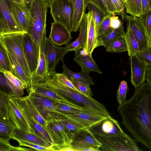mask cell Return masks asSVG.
<instances>
[{
  "mask_svg": "<svg viewBox=\"0 0 151 151\" xmlns=\"http://www.w3.org/2000/svg\"><path fill=\"white\" fill-rule=\"evenodd\" d=\"M122 123L135 140L151 150V88L145 82L117 107Z\"/></svg>",
  "mask_w": 151,
  "mask_h": 151,
  "instance_id": "cell-1",
  "label": "cell"
},
{
  "mask_svg": "<svg viewBox=\"0 0 151 151\" xmlns=\"http://www.w3.org/2000/svg\"><path fill=\"white\" fill-rule=\"evenodd\" d=\"M44 83L47 86L65 98L76 102L81 106L91 108L107 117L110 116L106 108L102 104L92 97L87 96L80 92L66 86L57 78L55 74H48Z\"/></svg>",
  "mask_w": 151,
  "mask_h": 151,
  "instance_id": "cell-2",
  "label": "cell"
},
{
  "mask_svg": "<svg viewBox=\"0 0 151 151\" xmlns=\"http://www.w3.org/2000/svg\"><path fill=\"white\" fill-rule=\"evenodd\" d=\"M49 3L47 0H35L29 9L27 33L39 48L43 35L46 32V15Z\"/></svg>",
  "mask_w": 151,
  "mask_h": 151,
  "instance_id": "cell-3",
  "label": "cell"
},
{
  "mask_svg": "<svg viewBox=\"0 0 151 151\" xmlns=\"http://www.w3.org/2000/svg\"><path fill=\"white\" fill-rule=\"evenodd\" d=\"M45 129L55 144L53 151H63L71 147L74 133L64 125L54 114L47 121Z\"/></svg>",
  "mask_w": 151,
  "mask_h": 151,
  "instance_id": "cell-4",
  "label": "cell"
},
{
  "mask_svg": "<svg viewBox=\"0 0 151 151\" xmlns=\"http://www.w3.org/2000/svg\"><path fill=\"white\" fill-rule=\"evenodd\" d=\"M101 144L102 151H140L136 141L124 132L111 136L94 135Z\"/></svg>",
  "mask_w": 151,
  "mask_h": 151,
  "instance_id": "cell-5",
  "label": "cell"
},
{
  "mask_svg": "<svg viewBox=\"0 0 151 151\" xmlns=\"http://www.w3.org/2000/svg\"><path fill=\"white\" fill-rule=\"evenodd\" d=\"M50 13L54 21L59 22L70 32L73 21V5L69 0H53L49 3Z\"/></svg>",
  "mask_w": 151,
  "mask_h": 151,
  "instance_id": "cell-6",
  "label": "cell"
},
{
  "mask_svg": "<svg viewBox=\"0 0 151 151\" xmlns=\"http://www.w3.org/2000/svg\"><path fill=\"white\" fill-rule=\"evenodd\" d=\"M23 33L10 34L1 36V37L7 50L14 53L26 75L31 82L32 76L25 59L22 45Z\"/></svg>",
  "mask_w": 151,
  "mask_h": 151,
  "instance_id": "cell-7",
  "label": "cell"
},
{
  "mask_svg": "<svg viewBox=\"0 0 151 151\" xmlns=\"http://www.w3.org/2000/svg\"><path fill=\"white\" fill-rule=\"evenodd\" d=\"M68 52L66 47L56 46L46 37L45 54L48 74L53 75L56 73L55 68L56 65L60 61L63 60L64 56Z\"/></svg>",
  "mask_w": 151,
  "mask_h": 151,
  "instance_id": "cell-8",
  "label": "cell"
},
{
  "mask_svg": "<svg viewBox=\"0 0 151 151\" xmlns=\"http://www.w3.org/2000/svg\"><path fill=\"white\" fill-rule=\"evenodd\" d=\"M29 97L41 116L47 121L55 114V109L59 101L32 92Z\"/></svg>",
  "mask_w": 151,
  "mask_h": 151,
  "instance_id": "cell-9",
  "label": "cell"
},
{
  "mask_svg": "<svg viewBox=\"0 0 151 151\" xmlns=\"http://www.w3.org/2000/svg\"><path fill=\"white\" fill-rule=\"evenodd\" d=\"M14 20L4 0H0V36L24 33Z\"/></svg>",
  "mask_w": 151,
  "mask_h": 151,
  "instance_id": "cell-10",
  "label": "cell"
},
{
  "mask_svg": "<svg viewBox=\"0 0 151 151\" xmlns=\"http://www.w3.org/2000/svg\"><path fill=\"white\" fill-rule=\"evenodd\" d=\"M22 42L25 57L32 77L37 66L40 48L27 33L23 34Z\"/></svg>",
  "mask_w": 151,
  "mask_h": 151,
  "instance_id": "cell-11",
  "label": "cell"
},
{
  "mask_svg": "<svg viewBox=\"0 0 151 151\" xmlns=\"http://www.w3.org/2000/svg\"><path fill=\"white\" fill-rule=\"evenodd\" d=\"M121 16L126 21L127 27L131 30L136 40L139 50L147 47H151V42L149 40L138 17L128 15L124 13Z\"/></svg>",
  "mask_w": 151,
  "mask_h": 151,
  "instance_id": "cell-12",
  "label": "cell"
},
{
  "mask_svg": "<svg viewBox=\"0 0 151 151\" xmlns=\"http://www.w3.org/2000/svg\"><path fill=\"white\" fill-rule=\"evenodd\" d=\"M88 129L93 135L106 136L119 134L124 132L119 122L111 116L94 124Z\"/></svg>",
  "mask_w": 151,
  "mask_h": 151,
  "instance_id": "cell-13",
  "label": "cell"
},
{
  "mask_svg": "<svg viewBox=\"0 0 151 151\" xmlns=\"http://www.w3.org/2000/svg\"><path fill=\"white\" fill-rule=\"evenodd\" d=\"M72 147L74 151L86 147H93L100 150L101 144L88 129L84 128L74 133Z\"/></svg>",
  "mask_w": 151,
  "mask_h": 151,
  "instance_id": "cell-14",
  "label": "cell"
},
{
  "mask_svg": "<svg viewBox=\"0 0 151 151\" xmlns=\"http://www.w3.org/2000/svg\"><path fill=\"white\" fill-rule=\"evenodd\" d=\"M11 97L15 101L33 133L42 139L50 145H55L45 127L40 123L20 103L15 99L13 97Z\"/></svg>",
  "mask_w": 151,
  "mask_h": 151,
  "instance_id": "cell-15",
  "label": "cell"
},
{
  "mask_svg": "<svg viewBox=\"0 0 151 151\" xmlns=\"http://www.w3.org/2000/svg\"><path fill=\"white\" fill-rule=\"evenodd\" d=\"M72 119L88 129L94 124L106 118L107 117L89 107L77 114H56Z\"/></svg>",
  "mask_w": 151,
  "mask_h": 151,
  "instance_id": "cell-16",
  "label": "cell"
},
{
  "mask_svg": "<svg viewBox=\"0 0 151 151\" xmlns=\"http://www.w3.org/2000/svg\"><path fill=\"white\" fill-rule=\"evenodd\" d=\"M46 37V32L44 33L41 41L37 66L32 77V91L33 88L36 85L39 83H45L48 75L47 63L45 54Z\"/></svg>",
  "mask_w": 151,
  "mask_h": 151,
  "instance_id": "cell-17",
  "label": "cell"
},
{
  "mask_svg": "<svg viewBox=\"0 0 151 151\" xmlns=\"http://www.w3.org/2000/svg\"><path fill=\"white\" fill-rule=\"evenodd\" d=\"M129 60L131 69V81L135 89L145 82L147 65L136 55L129 56Z\"/></svg>",
  "mask_w": 151,
  "mask_h": 151,
  "instance_id": "cell-18",
  "label": "cell"
},
{
  "mask_svg": "<svg viewBox=\"0 0 151 151\" xmlns=\"http://www.w3.org/2000/svg\"><path fill=\"white\" fill-rule=\"evenodd\" d=\"M9 122L14 128L33 133L11 97L9 99Z\"/></svg>",
  "mask_w": 151,
  "mask_h": 151,
  "instance_id": "cell-19",
  "label": "cell"
},
{
  "mask_svg": "<svg viewBox=\"0 0 151 151\" xmlns=\"http://www.w3.org/2000/svg\"><path fill=\"white\" fill-rule=\"evenodd\" d=\"M74 51L75 54L73 59L81 67V70L88 73L95 71L102 74L92 55L88 54L85 49H77Z\"/></svg>",
  "mask_w": 151,
  "mask_h": 151,
  "instance_id": "cell-20",
  "label": "cell"
},
{
  "mask_svg": "<svg viewBox=\"0 0 151 151\" xmlns=\"http://www.w3.org/2000/svg\"><path fill=\"white\" fill-rule=\"evenodd\" d=\"M49 38L58 46L66 45L72 39L71 32L61 23L55 21L51 23Z\"/></svg>",
  "mask_w": 151,
  "mask_h": 151,
  "instance_id": "cell-21",
  "label": "cell"
},
{
  "mask_svg": "<svg viewBox=\"0 0 151 151\" xmlns=\"http://www.w3.org/2000/svg\"><path fill=\"white\" fill-rule=\"evenodd\" d=\"M11 13L18 25L25 33H27L29 18V9L25 5L13 2Z\"/></svg>",
  "mask_w": 151,
  "mask_h": 151,
  "instance_id": "cell-22",
  "label": "cell"
},
{
  "mask_svg": "<svg viewBox=\"0 0 151 151\" xmlns=\"http://www.w3.org/2000/svg\"><path fill=\"white\" fill-rule=\"evenodd\" d=\"M87 17L86 14L85 13L80 23L78 37L73 42L66 45V47L68 52L79 49H85L87 38Z\"/></svg>",
  "mask_w": 151,
  "mask_h": 151,
  "instance_id": "cell-23",
  "label": "cell"
},
{
  "mask_svg": "<svg viewBox=\"0 0 151 151\" xmlns=\"http://www.w3.org/2000/svg\"><path fill=\"white\" fill-rule=\"evenodd\" d=\"M9 59L12 73L20 80L24 84L28 93L32 92L31 82L28 78L17 59L11 51H7Z\"/></svg>",
  "mask_w": 151,
  "mask_h": 151,
  "instance_id": "cell-24",
  "label": "cell"
},
{
  "mask_svg": "<svg viewBox=\"0 0 151 151\" xmlns=\"http://www.w3.org/2000/svg\"><path fill=\"white\" fill-rule=\"evenodd\" d=\"M86 14L87 19V38L85 50L87 53L92 55L96 48L97 37L95 30V22L92 13L88 12Z\"/></svg>",
  "mask_w": 151,
  "mask_h": 151,
  "instance_id": "cell-25",
  "label": "cell"
},
{
  "mask_svg": "<svg viewBox=\"0 0 151 151\" xmlns=\"http://www.w3.org/2000/svg\"><path fill=\"white\" fill-rule=\"evenodd\" d=\"M11 139L16 141L21 140L29 142L45 147H49L51 145L45 140L35 134L24 130L14 128Z\"/></svg>",
  "mask_w": 151,
  "mask_h": 151,
  "instance_id": "cell-26",
  "label": "cell"
},
{
  "mask_svg": "<svg viewBox=\"0 0 151 151\" xmlns=\"http://www.w3.org/2000/svg\"><path fill=\"white\" fill-rule=\"evenodd\" d=\"M32 92L45 96L59 102L68 104L74 103L47 86L44 83H39L36 85L33 88Z\"/></svg>",
  "mask_w": 151,
  "mask_h": 151,
  "instance_id": "cell-27",
  "label": "cell"
},
{
  "mask_svg": "<svg viewBox=\"0 0 151 151\" xmlns=\"http://www.w3.org/2000/svg\"><path fill=\"white\" fill-rule=\"evenodd\" d=\"M125 34L123 24L118 28H112L106 34L97 38L96 47L107 45L118 39L124 38Z\"/></svg>",
  "mask_w": 151,
  "mask_h": 151,
  "instance_id": "cell-28",
  "label": "cell"
},
{
  "mask_svg": "<svg viewBox=\"0 0 151 151\" xmlns=\"http://www.w3.org/2000/svg\"><path fill=\"white\" fill-rule=\"evenodd\" d=\"M73 5V21L72 32L78 30L80 23L85 13L86 7L84 0H69Z\"/></svg>",
  "mask_w": 151,
  "mask_h": 151,
  "instance_id": "cell-29",
  "label": "cell"
},
{
  "mask_svg": "<svg viewBox=\"0 0 151 151\" xmlns=\"http://www.w3.org/2000/svg\"><path fill=\"white\" fill-rule=\"evenodd\" d=\"M13 97L20 103L40 123L45 127L47 124V121L40 114L29 99L28 95L24 97Z\"/></svg>",
  "mask_w": 151,
  "mask_h": 151,
  "instance_id": "cell-30",
  "label": "cell"
},
{
  "mask_svg": "<svg viewBox=\"0 0 151 151\" xmlns=\"http://www.w3.org/2000/svg\"><path fill=\"white\" fill-rule=\"evenodd\" d=\"M0 91L11 97L21 96L24 95L16 88L5 77L3 72L0 71Z\"/></svg>",
  "mask_w": 151,
  "mask_h": 151,
  "instance_id": "cell-31",
  "label": "cell"
},
{
  "mask_svg": "<svg viewBox=\"0 0 151 151\" xmlns=\"http://www.w3.org/2000/svg\"><path fill=\"white\" fill-rule=\"evenodd\" d=\"M63 73L68 79H72L89 85L94 84V82L89 73L81 70L78 73L73 72L67 67L63 62Z\"/></svg>",
  "mask_w": 151,
  "mask_h": 151,
  "instance_id": "cell-32",
  "label": "cell"
},
{
  "mask_svg": "<svg viewBox=\"0 0 151 151\" xmlns=\"http://www.w3.org/2000/svg\"><path fill=\"white\" fill-rule=\"evenodd\" d=\"M88 107L81 106L75 103L68 104L59 102L55 109V114H77L84 111Z\"/></svg>",
  "mask_w": 151,
  "mask_h": 151,
  "instance_id": "cell-33",
  "label": "cell"
},
{
  "mask_svg": "<svg viewBox=\"0 0 151 151\" xmlns=\"http://www.w3.org/2000/svg\"><path fill=\"white\" fill-rule=\"evenodd\" d=\"M124 39L129 56L136 55L139 51L138 42L131 30L127 27Z\"/></svg>",
  "mask_w": 151,
  "mask_h": 151,
  "instance_id": "cell-34",
  "label": "cell"
},
{
  "mask_svg": "<svg viewBox=\"0 0 151 151\" xmlns=\"http://www.w3.org/2000/svg\"><path fill=\"white\" fill-rule=\"evenodd\" d=\"M124 4L126 13L138 17L142 15L141 0H126Z\"/></svg>",
  "mask_w": 151,
  "mask_h": 151,
  "instance_id": "cell-35",
  "label": "cell"
},
{
  "mask_svg": "<svg viewBox=\"0 0 151 151\" xmlns=\"http://www.w3.org/2000/svg\"><path fill=\"white\" fill-rule=\"evenodd\" d=\"M14 128L9 121L0 118V139L9 142Z\"/></svg>",
  "mask_w": 151,
  "mask_h": 151,
  "instance_id": "cell-36",
  "label": "cell"
},
{
  "mask_svg": "<svg viewBox=\"0 0 151 151\" xmlns=\"http://www.w3.org/2000/svg\"><path fill=\"white\" fill-rule=\"evenodd\" d=\"M104 47L106 52H109L120 53L127 51L125 41L123 38L118 39Z\"/></svg>",
  "mask_w": 151,
  "mask_h": 151,
  "instance_id": "cell-37",
  "label": "cell"
},
{
  "mask_svg": "<svg viewBox=\"0 0 151 151\" xmlns=\"http://www.w3.org/2000/svg\"><path fill=\"white\" fill-rule=\"evenodd\" d=\"M55 114L61 122L74 133L86 128L83 125L72 119L59 114Z\"/></svg>",
  "mask_w": 151,
  "mask_h": 151,
  "instance_id": "cell-38",
  "label": "cell"
},
{
  "mask_svg": "<svg viewBox=\"0 0 151 151\" xmlns=\"http://www.w3.org/2000/svg\"><path fill=\"white\" fill-rule=\"evenodd\" d=\"M0 65L4 71L12 73L11 64L8 52L0 36Z\"/></svg>",
  "mask_w": 151,
  "mask_h": 151,
  "instance_id": "cell-39",
  "label": "cell"
},
{
  "mask_svg": "<svg viewBox=\"0 0 151 151\" xmlns=\"http://www.w3.org/2000/svg\"><path fill=\"white\" fill-rule=\"evenodd\" d=\"M10 97L9 96L0 91V118L9 122V111Z\"/></svg>",
  "mask_w": 151,
  "mask_h": 151,
  "instance_id": "cell-40",
  "label": "cell"
},
{
  "mask_svg": "<svg viewBox=\"0 0 151 151\" xmlns=\"http://www.w3.org/2000/svg\"><path fill=\"white\" fill-rule=\"evenodd\" d=\"M88 12H92L94 22L95 30L97 32L99 26L105 17V15L101 11L91 3H88L86 6Z\"/></svg>",
  "mask_w": 151,
  "mask_h": 151,
  "instance_id": "cell-41",
  "label": "cell"
},
{
  "mask_svg": "<svg viewBox=\"0 0 151 151\" xmlns=\"http://www.w3.org/2000/svg\"><path fill=\"white\" fill-rule=\"evenodd\" d=\"M139 21L151 42V11L142 15L138 17Z\"/></svg>",
  "mask_w": 151,
  "mask_h": 151,
  "instance_id": "cell-42",
  "label": "cell"
},
{
  "mask_svg": "<svg viewBox=\"0 0 151 151\" xmlns=\"http://www.w3.org/2000/svg\"><path fill=\"white\" fill-rule=\"evenodd\" d=\"M111 15L110 14L105 16L100 24L97 32V38L105 35L112 29L110 25V18Z\"/></svg>",
  "mask_w": 151,
  "mask_h": 151,
  "instance_id": "cell-43",
  "label": "cell"
},
{
  "mask_svg": "<svg viewBox=\"0 0 151 151\" xmlns=\"http://www.w3.org/2000/svg\"><path fill=\"white\" fill-rule=\"evenodd\" d=\"M4 74L14 86L22 93H24V90L25 86L23 83L19 79L13 75L11 72H3Z\"/></svg>",
  "mask_w": 151,
  "mask_h": 151,
  "instance_id": "cell-44",
  "label": "cell"
},
{
  "mask_svg": "<svg viewBox=\"0 0 151 151\" xmlns=\"http://www.w3.org/2000/svg\"><path fill=\"white\" fill-rule=\"evenodd\" d=\"M136 55L147 65L151 66V47H147L140 50Z\"/></svg>",
  "mask_w": 151,
  "mask_h": 151,
  "instance_id": "cell-45",
  "label": "cell"
},
{
  "mask_svg": "<svg viewBox=\"0 0 151 151\" xmlns=\"http://www.w3.org/2000/svg\"><path fill=\"white\" fill-rule=\"evenodd\" d=\"M128 88L126 82L122 81L119 85L117 93V100L119 104L121 105L126 100V96Z\"/></svg>",
  "mask_w": 151,
  "mask_h": 151,
  "instance_id": "cell-46",
  "label": "cell"
},
{
  "mask_svg": "<svg viewBox=\"0 0 151 151\" xmlns=\"http://www.w3.org/2000/svg\"><path fill=\"white\" fill-rule=\"evenodd\" d=\"M69 80L75 87L83 94L89 97H91L93 96L92 92L89 85L72 79H69Z\"/></svg>",
  "mask_w": 151,
  "mask_h": 151,
  "instance_id": "cell-47",
  "label": "cell"
},
{
  "mask_svg": "<svg viewBox=\"0 0 151 151\" xmlns=\"http://www.w3.org/2000/svg\"><path fill=\"white\" fill-rule=\"evenodd\" d=\"M32 148L13 146L9 142H6L0 139V151H28L35 150Z\"/></svg>",
  "mask_w": 151,
  "mask_h": 151,
  "instance_id": "cell-48",
  "label": "cell"
},
{
  "mask_svg": "<svg viewBox=\"0 0 151 151\" xmlns=\"http://www.w3.org/2000/svg\"><path fill=\"white\" fill-rule=\"evenodd\" d=\"M20 146H25L32 148L35 150L53 151L52 147H44L40 145L34 144L24 141L17 140Z\"/></svg>",
  "mask_w": 151,
  "mask_h": 151,
  "instance_id": "cell-49",
  "label": "cell"
},
{
  "mask_svg": "<svg viewBox=\"0 0 151 151\" xmlns=\"http://www.w3.org/2000/svg\"><path fill=\"white\" fill-rule=\"evenodd\" d=\"M84 3L86 7L88 3H92L100 9L105 16L110 14L103 0H84Z\"/></svg>",
  "mask_w": 151,
  "mask_h": 151,
  "instance_id": "cell-50",
  "label": "cell"
},
{
  "mask_svg": "<svg viewBox=\"0 0 151 151\" xmlns=\"http://www.w3.org/2000/svg\"><path fill=\"white\" fill-rule=\"evenodd\" d=\"M55 75L57 78L64 85L72 89L80 92L75 87L69 79L68 78L67 76L63 73H56L55 74Z\"/></svg>",
  "mask_w": 151,
  "mask_h": 151,
  "instance_id": "cell-51",
  "label": "cell"
},
{
  "mask_svg": "<svg viewBox=\"0 0 151 151\" xmlns=\"http://www.w3.org/2000/svg\"><path fill=\"white\" fill-rule=\"evenodd\" d=\"M114 8L115 13L119 14L121 15L124 13L125 9L124 3L120 0H111Z\"/></svg>",
  "mask_w": 151,
  "mask_h": 151,
  "instance_id": "cell-52",
  "label": "cell"
},
{
  "mask_svg": "<svg viewBox=\"0 0 151 151\" xmlns=\"http://www.w3.org/2000/svg\"><path fill=\"white\" fill-rule=\"evenodd\" d=\"M122 24L118 16H116L115 14L111 16L110 18V25L112 28H118Z\"/></svg>",
  "mask_w": 151,
  "mask_h": 151,
  "instance_id": "cell-53",
  "label": "cell"
},
{
  "mask_svg": "<svg viewBox=\"0 0 151 151\" xmlns=\"http://www.w3.org/2000/svg\"><path fill=\"white\" fill-rule=\"evenodd\" d=\"M142 14L151 11V0H141Z\"/></svg>",
  "mask_w": 151,
  "mask_h": 151,
  "instance_id": "cell-54",
  "label": "cell"
},
{
  "mask_svg": "<svg viewBox=\"0 0 151 151\" xmlns=\"http://www.w3.org/2000/svg\"><path fill=\"white\" fill-rule=\"evenodd\" d=\"M104 1L109 12L111 15L115 14L114 8L111 0H103Z\"/></svg>",
  "mask_w": 151,
  "mask_h": 151,
  "instance_id": "cell-55",
  "label": "cell"
},
{
  "mask_svg": "<svg viewBox=\"0 0 151 151\" xmlns=\"http://www.w3.org/2000/svg\"><path fill=\"white\" fill-rule=\"evenodd\" d=\"M151 66H147V68L145 75V80L147 83L151 88Z\"/></svg>",
  "mask_w": 151,
  "mask_h": 151,
  "instance_id": "cell-56",
  "label": "cell"
},
{
  "mask_svg": "<svg viewBox=\"0 0 151 151\" xmlns=\"http://www.w3.org/2000/svg\"><path fill=\"white\" fill-rule=\"evenodd\" d=\"M24 5L29 9H30L35 0H22Z\"/></svg>",
  "mask_w": 151,
  "mask_h": 151,
  "instance_id": "cell-57",
  "label": "cell"
},
{
  "mask_svg": "<svg viewBox=\"0 0 151 151\" xmlns=\"http://www.w3.org/2000/svg\"><path fill=\"white\" fill-rule=\"evenodd\" d=\"M100 150L93 147H86L80 149L78 151H99Z\"/></svg>",
  "mask_w": 151,
  "mask_h": 151,
  "instance_id": "cell-58",
  "label": "cell"
},
{
  "mask_svg": "<svg viewBox=\"0 0 151 151\" xmlns=\"http://www.w3.org/2000/svg\"><path fill=\"white\" fill-rule=\"evenodd\" d=\"M8 8L11 11V7L14 2L12 0H4Z\"/></svg>",
  "mask_w": 151,
  "mask_h": 151,
  "instance_id": "cell-59",
  "label": "cell"
},
{
  "mask_svg": "<svg viewBox=\"0 0 151 151\" xmlns=\"http://www.w3.org/2000/svg\"><path fill=\"white\" fill-rule=\"evenodd\" d=\"M13 2L22 5H24L22 0H12Z\"/></svg>",
  "mask_w": 151,
  "mask_h": 151,
  "instance_id": "cell-60",
  "label": "cell"
},
{
  "mask_svg": "<svg viewBox=\"0 0 151 151\" xmlns=\"http://www.w3.org/2000/svg\"><path fill=\"white\" fill-rule=\"evenodd\" d=\"M0 71L3 72L4 71V70L2 68L1 65H0Z\"/></svg>",
  "mask_w": 151,
  "mask_h": 151,
  "instance_id": "cell-61",
  "label": "cell"
},
{
  "mask_svg": "<svg viewBox=\"0 0 151 151\" xmlns=\"http://www.w3.org/2000/svg\"><path fill=\"white\" fill-rule=\"evenodd\" d=\"M120 0L121 1H122V2H123L124 3L126 1V0Z\"/></svg>",
  "mask_w": 151,
  "mask_h": 151,
  "instance_id": "cell-62",
  "label": "cell"
},
{
  "mask_svg": "<svg viewBox=\"0 0 151 151\" xmlns=\"http://www.w3.org/2000/svg\"><path fill=\"white\" fill-rule=\"evenodd\" d=\"M49 2V3L51 1H52L53 0H47Z\"/></svg>",
  "mask_w": 151,
  "mask_h": 151,
  "instance_id": "cell-63",
  "label": "cell"
}]
</instances>
